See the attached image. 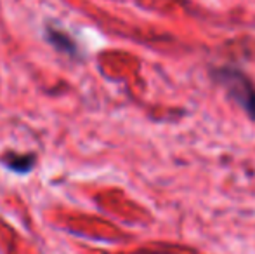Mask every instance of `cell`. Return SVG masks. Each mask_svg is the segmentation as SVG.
Returning a JSON list of instances; mask_svg holds the SVG:
<instances>
[{
	"instance_id": "7a4b0ae2",
	"label": "cell",
	"mask_w": 255,
	"mask_h": 254,
	"mask_svg": "<svg viewBox=\"0 0 255 254\" xmlns=\"http://www.w3.org/2000/svg\"><path fill=\"white\" fill-rule=\"evenodd\" d=\"M0 164L16 174H28L37 166V155L33 152H5L0 157Z\"/></svg>"
},
{
	"instance_id": "3957f363",
	"label": "cell",
	"mask_w": 255,
	"mask_h": 254,
	"mask_svg": "<svg viewBox=\"0 0 255 254\" xmlns=\"http://www.w3.org/2000/svg\"><path fill=\"white\" fill-rule=\"evenodd\" d=\"M45 35H47L49 44H52L54 49H57L59 52H64V54H68V56L78 54V47H77V44H75V40L68 33H64L63 30L49 26L47 30H45Z\"/></svg>"
},
{
	"instance_id": "6da1fadb",
	"label": "cell",
	"mask_w": 255,
	"mask_h": 254,
	"mask_svg": "<svg viewBox=\"0 0 255 254\" xmlns=\"http://www.w3.org/2000/svg\"><path fill=\"white\" fill-rule=\"evenodd\" d=\"M214 82L224 89L226 96L235 101L250 120L255 122V84L243 70L236 66H219L210 71Z\"/></svg>"
}]
</instances>
